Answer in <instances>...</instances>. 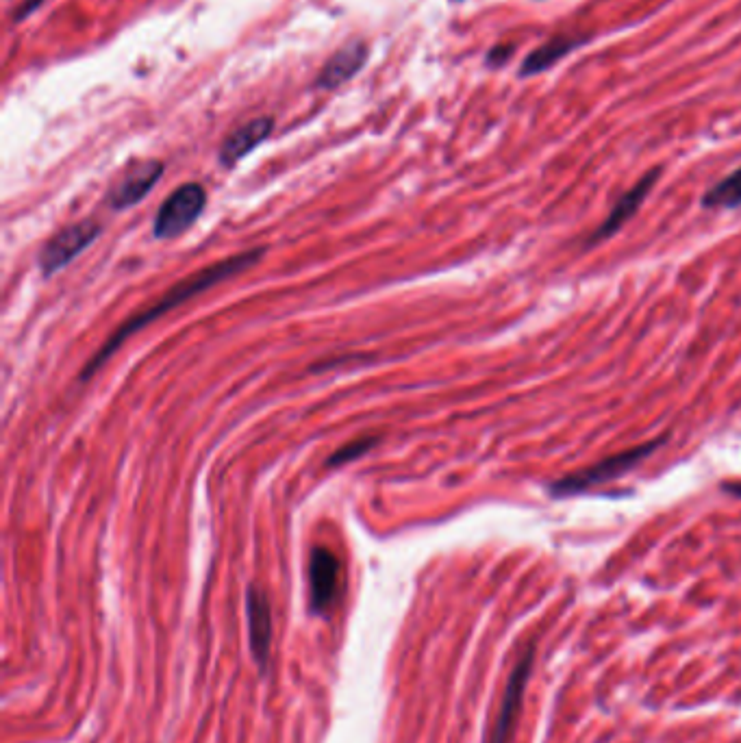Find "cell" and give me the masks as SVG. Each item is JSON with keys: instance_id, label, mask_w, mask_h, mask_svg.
I'll list each match as a JSON object with an SVG mask.
<instances>
[{"instance_id": "cell-1", "label": "cell", "mask_w": 741, "mask_h": 743, "mask_svg": "<svg viewBox=\"0 0 741 743\" xmlns=\"http://www.w3.org/2000/svg\"><path fill=\"white\" fill-rule=\"evenodd\" d=\"M261 255H263L261 248H253V250H248V253H240V255L229 257V259H222L218 263H211V266L203 268V270L192 274V276H187V279H183V281H179L174 287H170L168 292L163 294L157 302H153V305H150L148 309H144L140 313H135V316L124 320L118 326V329L111 333V337L107 339V342L98 348V352L92 357V361L87 363L85 368H83L81 379L83 381L92 379V376L98 372L100 365H105L109 361V357L113 355V352H116L124 342H127V339L135 331L144 329V326H148L150 322H155L157 318L163 316V313L172 311L174 307L183 305V302L187 298H194L198 294H203L205 289L213 287L216 283H220L224 279H231V276L248 270L250 266H255V263L261 259Z\"/></svg>"}, {"instance_id": "cell-2", "label": "cell", "mask_w": 741, "mask_h": 743, "mask_svg": "<svg viewBox=\"0 0 741 743\" xmlns=\"http://www.w3.org/2000/svg\"><path fill=\"white\" fill-rule=\"evenodd\" d=\"M663 444H665V435L652 439V442L639 444L635 448L622 450V452H618V455L602 459L594 465H589V468H585V470L565 474L563 478H559V481L550 485V494L555 498L576 496V494H583V491H587V489H594V487H600L605 483H611V481H615V478L624 476L626 472L635 470L639 463H644L652 455V452H657Z\"/></svg>"}, {"instance_id": "cell-3", "label": "cell", "mask_w": 741, "mask_h": 743, "mask_svg": "<svg viewBox=\"0 0 741 743\" xmlns=\"http://www.w3.org/2000/svg\"><path fill=\"white\" fill-rule=\"evenodd\" d=\"M207 205V192L203 185L185 183L174 190L157 211L153 233L159 239H172L183 235L198 220Z\"/></svg>"}, {"instance_id": "cell-4", "label": "cell", "mask_w": 741, "mask_h": 743, "mask_svg": "<svg viewBox=\"0 0 741 743\" xmlns=\"http://www.w3.org/2000/svg\"><path fill=\"white\" fill-rule=\"evenodd\" d=\"M100 233H103V226L94 220H81L66 226L44 244L40 257H37V266L44 276L59 272L72 259H77L87 246H92Z\"/></svg>"}, {"instance_id": "cell-5", "label": "cell", "mask_w": 741, "mask_h": 743, "mask_svg": "<svg viewBox=\"0 0 741 743\" xmlns=\"http://www.w3.org/2000/svg\"><path fill=\"white\" fill-rule=\"evenodd\" d=\"M339 585H342V565L335 557V552L316 546L309 557V594H311V611L326 613L337 600Z\"/></svg>"}, {"instance_id": "cell-6", "label": "cell", "mask_w": 741, "mask_h": 743, "mask_svg": "<svg viewBox=\"0 0 741 743\" xmlns=\"http://www.w3.org/2000/svg\"><path fill=\"white\" fill-rule=\"evenodd\" d=\"M533 661H535V646H529L524 650L518 665L513 667V672L509 676V683L505 687V696H502V704H500V711H498L496 724H494L492 741H489V743H507L509 741L511 728H513V724H516L518 713L522 709L524 689H526V683H529Z\"/></svg>"}, {"instance_id": "cell-7", "label": "cell", "mask_w": 741, "mask_h": 743, "mask_svg": "<svg viewBox=\"0 0 741 743\" xmlns=\"http://www.w3.org/2000/svg\"><path fill=\"white\" fill-rule=\"evenodd\" d=\"M246 620L250 652H253L259 670H266L272 648V609L266 591L255 585H250L246 594Z\"/></svg>"}, {"instance_id": "cell-8", "label": "cell", "mask_w": 741, "mask_h": 743, "mask_svg": "<svg viewBox=\"0 0 741 743\" xmlns=\"http://www.w3.org/2000/svg\"><path fill=\"white\" fill-rule=\"evenodd\" d=\"M661 176V168H652L648 170L642 179H639L629 192L622 194L618 198V203L613 205V209L609 211V216L605 218V222H602L596 233L592 235V239H589V244H596V242H605V239L613 237L615 233L622 231V226L629 222L635 213L642 209L644 200L648 198V194L652 192V187L657 185Z\"/></svg>"}, {"instance_id": "cell-9", "label": "cell", "mask_w": 741, "mask_h": 743, "mask_svg": "<svg viewBox=\"0 0 741 743\" xmlns=\"http://www.w3.org/2000/svg\"><path fill=\"white\" fill-rule=\"evenodd\" d=\"M161 174H163V163L157 159H146V161L135 163V166L127 170V174H124L109 192L111 207L120 211V209H129L137 205L157 185Z\"/></svg>"}, {"instance_id": "cell-10", "label": "cell", "mask_w": 741, "mask_h": 743, "mask_svg": "<svg viewBox=\"0 0 741 743\" xmlns=\"http://www.w3.org/2000/svg\"><path fill=\"white\" fill-rule=\"evenodd\" d=\"M366 61H368L366 42L361 40L348 42L326 61L313 85H316L318 90H337V87H342L346 81L355 79L361 68L366 66Z\"/></svg>"}, {"instance_id": "cell-11", "label": "cell", "mask_w": 741, "mask_h": 743, "mask_svg": "<svg viewBox=\"0 0 741 743\" xmlns=\"http://www.w3.org/2000/svg\"><path fill=\"white\" fill-rule=\"evenodd\" d=\"M274 129L272 118H255L242 127H237L231 135H226V140L220 146V163L222 166H235L237 161L244 159L248 153L266 142Z\"/></svg>"}, {"instance_id": "cell-12", "label": "cell", "mask_w": 741, "mask_h": 743, "mask_svg": "<svg viewBox=\"0 0 741 743\" xmlns=\"http://www.w3.org/2000/svg\"><path fill=\"white\" fill-rule=\"evenodd\" d=\"M585 42H587L585 37H572V35L552 37V40H548L546 44L535 48L531 55H526V59L522 61V66H520V77L522 79L537 77V74H542V72L550 70L552 66H557L561 59L572 55L574 50L583 46Z\"/></svg>"}, {"instance_id": "cell-13", "label": "cell", "mask_w": 741, "mask_h": 743, "mask_svg": "<svg viewBox=\"0 0 741 743\" xmlns=\"http://www.w3.org/2000/svg\"><path fill=\"white\" fill-rule=\"evenodd\" d=\"M702 207L707 209H735L741 207V168L731 172L720 183L702 196Z\"/></svg>"}, {"instance_id": "cell-14", "label": "cell", "mask_w": 741, "mask_h": 743, "mask_svg": "<svg viewBox=\"0 0 741 743\" xmlns=\"http://www.w3.org/2000/svg\"><path fill=\"white\" fill-rule=\"evenodd\" d=\"M376 439L379 437H363V439H357V442H348L329 459V465H342V463L359 459L363 452H368L372 446H376Z\"/></svg>"}, {"instance_id": "cell-15", "label": "cell", "mask_w": 741, "mask_h": 743, "mask_svg": "<svg viewBox=\"0 0 741 743\" xmlns=\"http://www.w3.org/2000/svg\"><path fill=\"white\" fill-rule=\"evenodd\" d=\"M511 55H513V44H498V46H494L492 50H489V55H487V66H492V68H500V66H505L507 64V61L511 59Z\"/></svg>"}, {"instance_id": "cell-16", "label": "cell", "mask_w": 741, "mask_h": 743, "mask_svg": "<svg viewBox=\"0 0 741 743\" xmlns=\"http://www.w3.org/2000/svg\"><path fill=\"white\" fill-rule=\"evenodd\" d=\"M44 0H24V3L14 11V20L22 22L24 18H29L35 9L42 7Z\"/></svg>"}, {"instance_id": "cell-17", "label": "cell", "mask_w": 741, "mask_h": 743, "mask_svg": "<svg viewBox=\"0 0 741 743\" xmlns=\"http://www.w3.org/2000/svg\"><path fill=\"white\" fill-rule=\"evenodd\" d=\"M722 489L726 491V494H728V496L741 498V483H739V481H737V483H724V485H722Z\"/></svg>"}]
</instances>
